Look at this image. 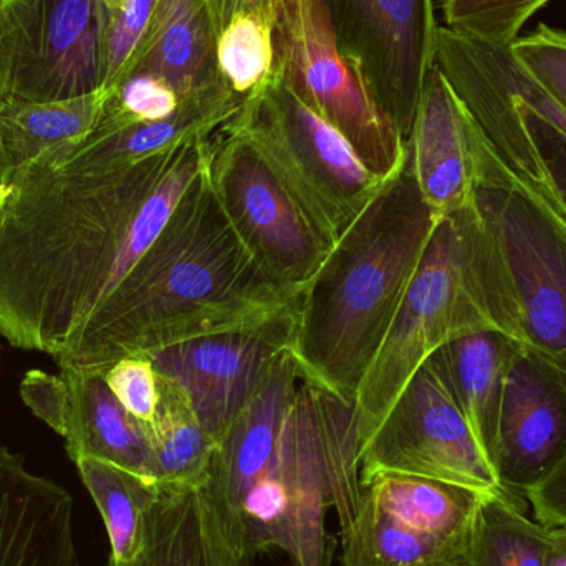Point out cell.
I'll return each instance as SVG.
<instances>
[{
	"mask_svg": "<svg viewBox=\"0 0 566 566\" xmlns=\"http://www.w3.org/2000/svg\"><path fill=\"white\" fill-rule=\"evenodd\" d=\"M212 138L122 166L70 145L15 169L0 201V336L55 358L151 248Z\"/></svg>",
	"mask_w": 566,
	"mask_h": 566,
	"instance_id": "cell-1",
	"label": "cell"
},
{
	"mask_svg": "<svg viewBox=\"0 0 566 566\" xmlns=\"http://www.w3.org/2000/svg\"><path fill=\"white\" fill-rule=\"evenodd\" d=\"M356 402L305 378L292 353L272 369L216 449L211 484L255 555L277 548L290 566H332L339 525L359 509Z\"/></svg>",
	"mask_w": 566,
	"mask_h": 566,
	"instance_id": "cell-2",
	"label": "cell"
},
{
	"mask_svg": "<svg viewBox=\"0 0 566 566\" xmlns=\"http://www.w3.org/2000/svg\"><path fill=\"white\" fill-rule=\"evenodd\" d=\"M300 296L269 281L249 258L206 163L151 248L55 361L106 369L126 356L268 322L296 308Z\"/></svg>",
	"mask_w": 566,
	"mask_h": 566,
	"instance_id": "cell-3",
	"label": "cell"
},
{
	"mask_svg": "<svg viewBox=\"0 0 566 566\" xmlns=\"http://www.w3.org/2000/svg\"><path fill=\"white\" fill-rule=\"evenodd\" d=\"M439 221L406 155L300 296L290 352L302 376L356 402Z\"/></svg>",
	"mask_w": 566,
	"mask_h": 566,
	"instance_id": "cell-4",
	"label": "cell"
},
{
	"mask_svg": "<svg viewBox=\"0 0 566 566\" xmlns=\"http://www.w3.org/2000/svg\"><path fill=\"white\" fill-rule=\"evenodd\" d=\"M474 158L462 219L482 308L495 329L566 371V222L505 168L478 123Z\"/></svg>",
	"mask_w": 566,
	"mask_h": 566,
	"instance_id": "cell-5",
	"label": "cell"
},
{
	"mask_svg": "<svg viewBox=\"0 0 566 566\" xmlns=\"http://www.w3.org/2000/svg\"><path fill=\"white\" fill-rule=\"evenodd\" d=\"M224 128L241 135L258 151L333 242L385 182L366 169L332 125L300 99L275 66L268 82L245 96Z\"/></svg>",
	"mask_w": 566,
	"mask_h": 566,
	"instance_id": "cell-6",
	"label": "cell"
},
{
	"mask_svg": "<svg viewBox=\"0 0 566 566\" xmlns=\"http://www.w3.org/2000/svg\"><path fill=\"white\" fill-rule=\"evenodd\" d=\"M495 329L475 292L461 211L436 226L421 264L356 395L359 441L379 424L415 373L452 339Z\"/></svg>",
	"mask_w": 566,
	"mask_h": 566,
	"instance_id": "cell-7",
	"label": "cell"
},
{
	"mask_svg": "<svg viewBox=\"0 0 566 566\" xmlns=\"http://www.w3.org/2000/svg\"><path fill=\"white\" fill-rule=\"evenodd\" d=\"M275 70L352 146L376 178L405 165L406 142L336 43L322 0H274Z\"/></svg>",
	"mask_w": 566,
	"mask_h": 566,
	"instance_id": "cell-8",
	"label": "cell"
},
{
	"mask_svg": "<svg viewBox=\"0 0 566 566\" xmlns=\"http://www.w3.org/2000/svg\"><path fill=\"white\" fill-rule=\"evenodd\" d=\"M112 0H6L0 103L62 102L105 86Z\"/></svg>",
	"mask_w": 566,
	"mask_h": 566,
	"instance_id": "cell-9",
	"label": "cell"
},
{
	"mask_svg": "<svg viewBox=\"0 0 566 566\" xmlns=\"http://www.w3.org/2000/svg\"><path fill=\"white\" fill-rule=\"evenodd\" d=\"M208 175L216 199L249 258L269 281L302 295L335 242L238 133L228 128L216 133Z\"/></svg>",
	"mask_w": 566,
	"mask_h": 566,
	"instance_id": "cell-10",
	"label": "cell"
},
{
	"mask_svg": "<svg viewBox=\"0 0 566 566\" xmlns=\"http://www.w3.org/2000/svg\"><path fill=\"white\" fill-rule=\"evenodd\" d=\"M359 481L418 475L515 501L499 485L468 419L431 361L415 373L379 424L359 441Z\"/></svg>",
	"mask_w": 566,
	"mask_h": 566,
	"instance_id": "cell-11",
	"label": "cell"
},
{
	"mask_svg": "<svg viewBox=\"0 0 566 566\" xmlns=\"http://www.w3.org/2000/svg\"><path fill=\"white\" fill-rule=\"evenodd\" d=\"M336 43L363 73L376 102L408 142L436 65L432 0H322Z\"/></svg>",
	"mask_w": 566,
	"mask_h": 566,
	"instance_id": "cell-12",
	"label": "cell"
},
{
	"mask_svg": "<svg viewBox=\"0 0 566 566\" xmlns=\"http://www.w3.org/2000/svg\"><path fill=\"white\" fill-rule=\"evenodd\" d=\"M298 306L268 322L178 343L148 355L175 385L216 444L251 405L283 353L292 349Z\"/></svg>",
	"mask_w": 566,
	"mask_h": 566,
	"instance_id": "cell-13",
	"label": "cell"
},
{
	"mask_svg": "<svg viewBox=\"0 0 566 566\" xmlns=\"http://www.w3.org/2000/svg\"><path fill=\"white\" fill-rule=\"evenodd\" d=\"M565 455L566 371L521 345L505 376L495 478L512 499L527 502Z\"/></svg>",
	"mask_w": 566,
	"mask_h": 566,
	"instance_id": "cell-14",
	"label": "cell"
},
{
	"mask_svg": "<svg viewBox=\"0 0 566 566\" xmlns=\"http://www.w3.org/2000/svg\"><path fill=\"white\" fill-rule=\"evenodd\" d=\"M475 122L434 65L426 80L406 155L422 198L438 218L471 205Z\"/></svg>",
	"mask_w": 566,
	"mask_h": 566,
	"instance_id": "cell-15",
	"label": "cell"
},
{
	"mask_svg": "<svg viewBox=\"0 0 566 566\" xmlns=\"http://www.w3.org/2000/svg\"><path fill=\"white\" fill-rule=\"evenodd\" d=\"M258 555L242 541L208 481L159 489L145 518L138 554L106 566H254Z\"/></svg>",
	"mask_w": 566,
	"mask_h": 566,
	"instance_id": "cell-16",
	"label": "cell"
},
{
	"mask_svg": "<svg viewBox=\"0 0 566 566\" xmlns=\"http://www.w3.org/2000/svg\"><path fill=\"white\" fill-rule=\"evenodd\" d=\"M0 566H80L73 499L0 444Z\"/></svg>",
	"mask_w": 566,
	"mask_h": 566,
	"instance_id": "cell-17",
	"label": "cell"
},
{
	"mask_svg": "<svg viewBox=\"0 0 566 566\" xmlns=\"http://www.w3.org/2000/svg\"><path fill=\"white\" fill-rule=\"evenodd\" d=\"M70 391L66 452L112 462L153 482V455L146 424L126 411L105 379V369L60 368Z\"/></svg>",
	"mask_w": 566,
	"mask_h": 566,
	"instance_id": "cell-18",
	"label": "cell"
},
{
	"mask_svg": "<svg viewBox=\"0 0 566 566\" xmlns=\"http://www.w3.org/2000/svg\"><path fill=\"white\" fill-rule=\"evenodd\" d=\"M211 0H156L145 42L129 76H158L179 98L222 80Z\"/></svg>",
	"mask_w": 566,
	"mask_h": 566,
	"instance_id": "cell-19",
	"label": "cell"
},
{
	"mask_svg": "<svg viewBox=\"0 0 566 566\" xmlns=\"http://www.w3.org/2000/svg\"><path fill=\"white\" fill-rule=\"evenodd\" d=\"M518 348L521 343L505 333L482 329L452 339L429 358L468 419L492 471L505 376Z\"/></svg>",
	"mask_w": 566,
	"mask_h": 566,
	"instance_id": "cell-20",
	"label": "cell"
},
{
	"mask_svg": "<svg viewBox=\"0 0 566 566\" xmlns=\"http://www.w3.org/2000/svg\"><path fill=\"white\" fill-rule=\"evenodd\" d=\"M361 489L373 505L401 524L451 542L471 541L479 505L491 494L391 472L363 479Z\"/></svg>",
	"mask_w": 566,
	"mask_h": 566,
	"instance_id": "cell-21",
	"label": "cell"
},
{
	"mask_svg": "<svg viewBox=\"0 0 566 566\" xmlns=\"http://www.w3.org/2000/svg\"><path fill=\"white\" fill-rule=\"evenodd\" d=\"M343 566H472L471 545L416 531L361 494L348 524L339 525Z\"/></svg>",
	"mask_w": 566,
	"mask_h": 566,
	"instance_id": "cell-22",
	"label": "cell"
},
{
	"mask_svg": "<svg viewBox=\"0 0 566 566\" xmlns=\"http://www.w3.org/2000/svg\"><path fill=\"white\" fill-rule=\"evenodd\" d=\"M112 96L98 90L62 102L0 103V142L12 171L50 149L86 138L98 126Z\"/></svg>",
	"mask_w": 566,
	"mask_h": 566,
	"instance_id": "cell-23",
	"label": "cell"
},
{
	"mask_svg": "<svg viewBox=\"0 0 566 566\" xmlns=\"http://www.w3.org/2000/svg\"><path fill=\"white\" fill-rule=\"evenodd\" d=\"M159 379L155 418L146 424L153 455V484L182 489L201 484L211 475L218 444L205 431L178 388Z\"/></svg>",
	"mask_w": 566,
	"mask_h": 566,
	"instance_id": "cell-24",
	"label": "cell"
},
{
	"mask_svg": "<svg viewBox=\"0 0 566 566\" xmlns=\"http://www.w3.org/2000/svg\"><path fill=\"white\" fill-rule=\"evenodd\" d=\"M75 464L105 522L112 545L109 558L132 560L142 547L146 514L158 499V485L99 459L80 458Z\"/></svg>",
	"mask_w": 566,
	"mask_h": 566,
	"instance_id": "cell-25",
	"label": "cell"
},
{
	"mask_svg": "<svg viewBox=\"0 0 566 566\" xmlns=\"http://www.w3.org/2000/svg\"><path fill=\"white\" fill-rule=\"evenodd\" d=\"M547 534L524 505L485 494L472 531V566H545Z\"/></svg>",
	"mask_w": 566,
	"mask_h": 566,
	"instance_id": "cell-26",
	"label": "cell"
},
{
	"mask_svg": "<svg viewBox=\"0 0 566 566\" xmlns=\"http://www.w3.org/2000/svg\"><path fill=\"white\" fill-rule=\"evenodd\" d=\"M218 66L238 95H251L275 66L274 0H249L218 36Z\"/></svg>",
	"mask_w": 566,
	"mask_h": 566,
	"instance_id": "cell-27",
	"label": "cell"
},
{
	"mask_svg": "<svg viewBox=\"0 0 566 566\" xmlns=\"http://www.w3.org/2000/svg\"><path fill=\"white\" fill-rule=\"evenodd\" d=\"M554 0H442L448 29L488 45L511 49L525 23Z\"/></svg>",
	"mask_w": 566,
	"mask_h": 566,
	"instance_id": "cell-28",
	"label": "cell"
},
{
	"mask_svg": "<svg viewBox=\"0 0 566 566\" xmlns=\"http://www.w3.org/2000/svg\"><path fill=\"white\" fill-rule=\"evenodd\" d=\"M156 0H112L106 30V78L103 90L115 93L132 72L145 42Z\"/></svg>",
	"mask_w": 566,
	"mask_h": 566,
	"instance_id": "cell-29",
	"label": "cell"
},
{
	"mask_svg": "<svg viewBox=\"0 0 566 566\" xmlns=\"http://www.w3.org/2000/svg\"><path fill=\"white\" fill-rule=\"evenodd\" d=\"M518 65L566 109V30L541 23L511 45Z\"/></svg>",
	"mask_w": 566,
	"mask_h": 566,
	"instance_id": "cell-30",
	"label": "cell"
},
{
	"mask_svg": "<svg viewBox=\"0 0 566 566\" xmlns=\"http://www.w3.org/2000/svg\"><path fill=\"white\" fill-rule=\"evenodd\" d=\"M181 98L169 83L148 73L129 76L113 93L106 109L125 123L161 122L175 115Z\"/></svg>",
	"mask_w": 566,
	"mask_h": 566,
	"instance_id": "cell-31",
	"label": "cell"
},
{
	"mask_svg": "<svg viewBox=\"0 0 566 566\" xmlns=\"http://www.w3.org/2000/svg\"><path fill=\"white\" fill-rule=\"evenodd\" d=\"M105 379L129 415L143 424L153 421L159 402V379L148 355L118 359L105 369Z\"/></svg>",
	"mask_w": 566,
	"mask_h": 566,
	"instance_id": "cell-32",
	"label": "cell"
},
{
	"mask_svg": "<svg viewBox=\"0 0 566 566\" xmlns=\"http://www.w3.org/2000/svg\"><path fill=\"white\" fill-rule=\"evenodd\" d=\"M20 398L56 434H65L70 391L62 373L50 375L42 369H30L20 382Z\"/></svg>",
	"mask_w": 566,
	"mask_h": 566,
	"instance_id": "cell-33",
	"label": "cell"
},
{
	"mask_svg": "<svg viewBox=\"0 0 566 566\" xmlns=\"http://www.w3.org/2000/svg\"><path fill=\"white\" fill-rule=\"evenodd\" d=\"M535 521L547 528L566 524V455L554 474L527 497Z\"/></svg>",
	"mask_w": 566,
	"mask_h": 566,
	"instance_id": "cell-34",
	"label": "cell"
},
{
	"mask_svg": "<svg viewBox=\"0 0 566 566\" xmlns=\"http://www.w3.org/2000/svg\"><path fill=\"white\" fill-rule=\"evenodd\" d=\"M545 566H566V524L548 528Z\"/></svg>",
	"mask_w": 566,
	"mask_h": 566,
	"instance_id": "cell-35",
	"label": "cell"
},
{
	"mask_svg": "<svg viewBox=\"0 0 566 566\" xmlns=\"http://www.w3.org/2000/svg\"><path fill=\"white\" fill-rule=\"evenodd\" d=\"M248 2L249 0H211L212 15H214L219 33L231 20V17Z\"/></svg>",
	"mask_w": 566,
	"mask_h": 566,
	"instance_id": "cell-36",
	"label": "cell"
},
{
	"mask_svg": "<svg viewBox=\"0 0 566 566\" xmlns=\"http://www.w3.org/2000/svg\"><path fill=\"white\" fill-rule=\"evenodd\" d=\"M12 175V168H10L9 161H7V156L2 148V142H0V201H2L3 196L7 195V189H9Z\"/></svg>",
	"mask_w": 566,
	"mask_h": 566,
	"instance_id": "cell-37",
	"label": "cell"
},
{
	"mask_svg": "<svg viewBox=\"0 0 566 566\" xmlns=\"http://www.w3.org/2000/svg\"><path fill=\"white\" fill-rule=\"evenodd\" d=\"M3 2H6V0H0V6H2Z\"/></svg>",
	"mask_w": 566,
	"mask_h": 566,
	"instance_id": "cell-38",
	"label": "cell"
}]
</instances>
